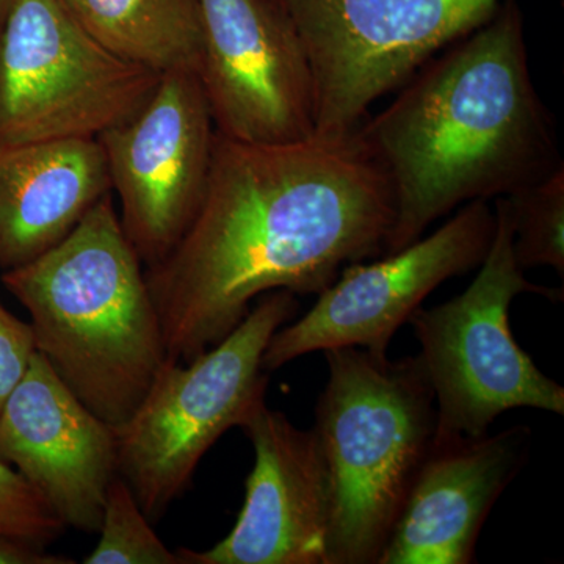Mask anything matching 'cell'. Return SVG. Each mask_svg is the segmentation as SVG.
Here are the masks:
<instances>
[{
	"mask_svg": "<svg viewBox=\"0 0 564 564\" xmlns=\"http://www.w3.org/2000/svg\"><path fill=\"white\" fill-rule=\"evenodd\" d=\"M527 426L433 441L377 564H469L486 518L521 470Z\"/></svg>",
	"mask_w": 564,
	"mask_h": 564,
	"instance_id": "obj_14",
	"label": "cell"
},
{
	"mask_svg": "<svg viewBox=\"0 0 564 564\" xmlns=\"http://www.w3.org/2000/svg\"><path fill=\"white\" fill-rule=\"evenodd\" d=\"M527 54L522 11L505 0L359 126L391 184L393 223L383 254L414 243L456 207L513 195L563 165Z\"/></svg>",
	"mask_w": 564,
	"mask_h": 564,
	"instance_id": "obj_2",
	"label": "cell"
},
{
	"mask_svg": "<svg viewBox=\"0 0 564 564\" xmlns=\"http://www.w3.org/2000/svg\"><path fill=\"white\" fill-rule=\"evenodd\" d=\"M65 529L46 500L13 467L0 462V533L46 547Z\"/></svg>",
	"mask_w": 564,
	"mask_h": 564,
	"instance_id": "obj_19",
	"label": "cell"
},
{
	"mask_svg": "<svg viewBox=\"0 0 564 564\" xmlns=\"http://www.w3.org/2000/svg\"><path fill=\"white\" fill-rule=\"evenodd\" d=\"M254 448L236 525L209 551H177L184 564H329L332 494L314 429L263 402L240 426Z\"/></svg>",
	"mask_w": 564,
	"mask_h": 564,
	"instance_id": "obj_12",
	"label": "cell"
},
{
	"mask_svg": "<svg viewBox=\"0 0 564 564\" xmlns=\"http://www.w3.org/2000/svg\"><path fill=\"white\" fill-rule=\"evenodd\" d=\"M198 76L215 131L252 144L315 135L313 69L276 0H202Z\"/></svg>",
	"mask_w": 564,
	"mask_h": 564,
	"instance_id": "obj_11",
	"label": "cell"
},
{
	"mask_svg": "<svg viewBox=\"0 0 564 564\" xmlns=\"http://www.w3.org/2000/svg\"><path fill=\"white\" fill-rule=\"evenodd\" d=\"M141 265L109 193L61 243L2 274L31 314L36 351L113 429L170 359Z\"/></svg>",
	"mask_w": 564,
	"mask_h": 564,
	"instance_id": "obj_3",
	"label": "cell"
},
{
	"mask_svg": "<svg viewBox=\"0 0 564 564\" xmlns=\"http://www.w3.org/2000/svg\"><path fill=\"white\" fill-rule=\"evenodd\" d=\"M215 132L198 76L169 73L139 110L96 139L120 198L122 231L144 267L161 262L195 218Z\"/></svg>",
	"mask_w": 564,
	"mask_h": 564,
	"instance_id": "obj_10",
	"label": "cell"
},
{
	"mask_svg": "<svg viewBox=\"0 0 564 564\" xmlns=\"http://www.w3.org/2000/svg\"><path fill=\"white\" fill-rule=\"evenodd\" d=\"M109 193L96 139L0 144V269L50 251Z\"/></svg>",
	"mask_w": 564,
	"mask_h": 564,
	"instance_id": "obj_15",
	"label": "cell"
},
{
	"mask_svg": "<svg viewBox=\"0 0 564 564\" xmlns=\"http://www.w3.org/2000/svg\"><path fill=\"white\" fill-rule=\"evenodd\" d=\"M159 79L107 51L62 0H14L0 31V144L98 139Z\"/></svg>",
	"mask_w": 564,
	"mask_h": 564,
	"instance_id": "obj_8",
	"label": "cell"
},
{
	"mask_svg": "<svg viewBox=\"0 0 564 564\" xmlns=\"http://www.w3.org/2000/svg\"><path fill=\"white\" fill-rule=\"evenodd\" d=\"M325 358L314 432L332 494L329 564H377L432 448L434 393L417 356L344 347Z\"/></svg>",
	"mask_w": 564,
	"mask_h": 564,
	"instance_id": "obj_4",
	"label": "cell"
},
{
	"mask_svg": "<svg viewBox=\"0 0 564 564\" xmlns=\"http://www.w3.org/2000/svg\"><path fill=\"white\" fill-rule=\"evenodd\" d=\"M93 39L158 74L198 73L202 0H62Z\"/></svg>",
	"mask_w": 564,
	"mask_h": 564,
	"instance_id": "obj_16",
	"label": "cell"
},
{
	"mask_svg": "<svg viewBox=\"0 0 564 564\" xmlns=\"http://www.w3.org/2000/svg\"><path fill=\"white\" fill-rule=\"evenodd\" d=\"M35 351L31 323L14 317L0 304V413L11 392L28 372Z\"/></svg>",
	"mask_w": 564,
	"mask_h": 564,
	"instance_id": "obj_20",
	"label": "cell"
},
{
	"mask_svg": "<svg viewBox=\"0 0 564 564\" xmlns=\"http://www.w3.org/2000/svg\"><path fill=\"white\" fill-rule=\"evenodd\" d=\"M14 0H0V31H2L3 22L7 20V14L11 7H13Z\"/></svg>",
	"mask_w": 564,
	"mask_h": 564,
	"instance_id": "obj_22",
	"label": "cell"
},
{
	"mask_svg": "<svg viewBox=\"0 0 564 564\" xmlns=\"http://www.w3.org/2000/svg\"><path fill=\"white\" fill-rule=\"evenodd\" d=\"M392 223L391 184L358 131L284 144L215 132L195 218L144 270L169 358L209 350L265 293L321 295L345 267L383 254Z\"/></svg>",
	"mask_w": 564,
	"mask_h": 564,
	"instance_id": "obj_1",
	"label": "cell"
},
{
	"mask_svg": "<svg viewBox=\"0 0 564 564\" xmlns=\"http://www.w3.org/2000/svg\"><path fill=\"white\" fill-rule=\"evenodd\" d=\"M313 69L315 135L358 131L370 106L480 28L502 0H276Z\"/></svg>",
	"mask_w": 564,
	"mask_h": 564,
	"instance_id": "obj_7",
	"label": "cell"
},
{
	"mask_svg": "<svg viewBox=\"0 0 564 564\" xmlns=\"http://www.w3.org/2000/svg\"><path fill=\"white\" fill-rule=\"evenodd\" d=\"M65 555L50 554L44 545L0 533V564H73Z\"/></svg>",
	"mask_w": 564,
	"mask_h": 564,
	"instance_id": "obj_21",
	"label": "cell"
},
{
	"mask_svg": "<svg viewBox=\"0 0 564 564\" xmlns=\"http://www.w3.org/2000/svg\"><path fill=\"white\" fill-rule=\"evenodd\" d=\"M296 313L292 292L265 293L209 350L188 362L169 359L143 402L115 429L118 475L152 524L191 488L212 445L265 402L263 352Z\"/></svg>",
	"mask_w": 564,
	"mask_h": 564,
	"instance_id": "obj_5",
	"label": "cell"
},
{
	"mask_svg": "<svg viewBox=\"0 0 564 564\" xmlns=\"http://www.w3.org/2000/svg\"><path fill=\"white\" fill-rule=\"evenodd\" d=\"M496 231L480 272L451 302L410 317L421 344L417 356L437 400L433 441L481 437L516 408L564 414L563 386L545 377L516 343L510 307L534 293L563 300V291L532 284L513 251V220L507 198H497Z\"/></svg>",
	"mask_w": 564,
	"mask_h": 564,
	"instance_id": "obj_6",
	"label": "cell"
},
{
	"mask_svg": "<svg viewBox=\"0 0 564 564\" xmlns=\"http://www.w3.org/2000/svg\"><path fill=\"white\" fill-rule=\"evenodd\" d=\"M0 462L14 467L63 524L99 532L118 475L115 429L74 395L40 351L0 413Z\"/></svg>",
	"mask_w": 564,
	"mask_h": 564,
	"instance_id": "obj_13",
	"label": "cell"
},
{
	"mask_svg": "<svg viewBox=\"0 0 564 564\" xmlns=\"http://www.w3.org/2000/svg\"><path fill=\"white\" fill-rule=\"evenodd\" d=\"M99 541L85 564H184L152 529L132 489L117 475L107 489Z\"/></svg>",
	"mask_w": 564,
	"mask_h": 564,
	"instance_id": "obj_18",
	"label": "cell"
},
{
	"mask_svg": "<svg viewBox=\"0 0 564 564\" xmlns=\"http://www.w3.org/2000/svg\"><path fill=\"white\" fill-rule=\"evenodd\" d=\"M494 231L496 215L488 202L467 203L437 231L403 250L380 261L350 263L310 313L273 334L262 369L274 372L307 352L344 347L386 358L393 334L434 289L480 267Z\"/></svg>",
	"mask_w": 564,
	"mask_h": 564,
	"instance_id": "obj_9",
	"label": "cell"
},
{
	"mask_svg": "<svg viewBox=\"0 0 564 564\" xmlns=\"http://www.w3.org/2000/svg\"><path fill=\"white\" fill-rule=\"evenodd\" d=\"M513 220V251L522 269L551 267L564 276V165L505 196Z\"/></svg>",
	"mask_w": 564,
	"mask_h": 564,
	"instance_id": "obj_17",
	"label": "cell"
}]
</instances>
